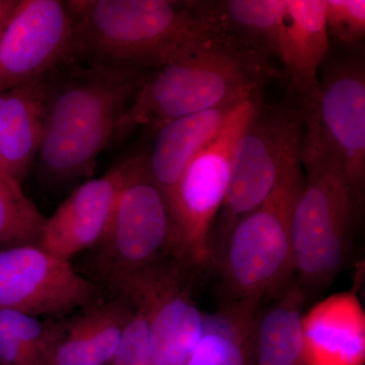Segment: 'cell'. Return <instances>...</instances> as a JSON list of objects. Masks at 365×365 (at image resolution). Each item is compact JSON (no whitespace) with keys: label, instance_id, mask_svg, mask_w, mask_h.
Listing matches in <instances>:
<instances>
[{"label":"cell","instance_id":"cell-13","mask_svg":"<svg viewBox=\"0 0 365 365\" xmlns=\"http://www.w3.org/2000/svg\"><path fill=\"white\" fill-rule=\"evenodd\" d=\"M128 167V158L102 177L76 187L49 218L40 248L60 260L72 262L93 248L105 234Z\"/></svg>","mask_w":365,"mask_h":365},{"label":"cell","instance_id":"cell-23","mask_svg":"<svg viewBox=\"0 0 365 365\" xmlns=\"http://www.w3.org/2000/svg\"><path fill=\"white\" fill-rule=\"evenodd\" d=\"M45 220L21 185L0 184V251L40 247Z\"/></svg>","mask_w":365,"mask_h":365},{"label":"cell","instance_id":"cell-25","mask_svg":"<svg viewBox=\"0 0 365 365\" xmlns=\"http://www.w3.org/2000/svg\"><path fill=\"white\" fill-rule=\"evenodd\" d=\"M107 365H155L148 324L139 309H135L116 353Z\"/></svg>","mask_w":365,"mask_h":365},{"label":"cell","instance_id":"cell-16","mask_svg":"<svg viewBox=\"0 0 365 365\" xmlns=\"http://www.w3.org/2000/svg\"><path fill=\"white\" fill-rule=\"evenodd\" d=\"M306 365H364L365 314L353 292L336 294L304 314Z\"/></svg>","mask_w":365,"mask_h":365},{"label":"cell","instance_id":"cell-3","mask_svg":"<svg viewBox=\"0 0 365 365\" xmlns=\"http://www.w3.org/2000/svg\"><path fill=\"white\" fill-rule=\"evenodd\" d=\"M72 20L67 63L153 71L204 31L202 1L67 0Z\"/></svg>","mask_w":365,"mask_h":365},{"label":"cell","instance_id":"cell-19","mask_svg":"<svg viewBox=\"0 0 365 365\" xmlns=\"http://www.w3.org/2000/svg\"><path fill=\"white\" fill-rule=\"evenodd\" d=\"M237 105L178 118L155 131L157 136L151 153L146 155V163L167 204L187 165L220 133Z\"/></svg>","mask_w":365,"mask_h":365},{"label":"cell","instance_id":"cell-17","mask_svg":"<svg viewBox=\"0 0 365 365\" xmlns=\"http://www.w3.org/2000/svg\"><path fill=\"white\" fill-rule=\"evenodd\" d=\"M135 307L123 295L91 302L64 318V334L48 365H107Z\"/></svg>","mask_w":365,"mask_h":365},{"label":"cell","instance_id":"cell-26","mask_svg":"<svg viewBox=\"0 0 365 365\" xmlns=\"http://www.w3.org/2000/svg\"><path fill=\"white\" fill-rule=\"evenodd\" d=\"M18 2L19 0H0V36L4 32Z\"/></svg>","mask_w":365,"mask_h":365},{"label":"cell","instance_id":"cell-8","mask_svg":"<svg viewBox=\"0 0 365 365\" xmlns=\"http://www.w3.org/2000/svg\"><path fill=\"white\" fill-rule=\"evenodd\" d=\"M261 100L245 101L232 110L220 133L187 165L168 200L170 254L193 273L209 266L211 232L230 187L235 144Z\"/></svg>","mask_w":365,"mask_h":365},{"label":"cell","instance_id":"cell-21","mask_svg":"<svg viewBox=\"0 0 365 365\" xmlns=\"http://www.w3.org/2000/svg\"><path fill=\"white\" fill-rule=\"evenodd\" d=\"M260 299L223 304L206 314L201 339L185 365H250Z\"/></svg>","mask_w":365,"mask_h":365},{"label":"cell","instance_id":"cell-14","mask_svg":"<svg viewBox=\"0 0 365 365\" xmlns=\"http://www.w3.org/2000/svg\"><path fill=\"white\" fill-rule=\"evenodd\" d=\"M326 0H287L277 39V57L304 114L316 110L319 66L328 53Z\"/></svg>","mask_w":365,"mask_h":365},{"label":"cell","instance_id":"cell-18","mask_svg":"<svg viewBox=\"0 0 365 365\" xmlns=\"http://www.w3.org/2000/svg\"><path fill=\"white\" fill-rule=\"evenodd\" d=\"M287 0L202 1L204 26L242 54L270 63Z\"/></svg>","mask_w":365,"mask_h":365},{"label":"cell","instance_id":"cell-20","mask_svg":"<svg viewBox=\"0 0 365 365\" xmlns=\"http://www.w3.org/2000/svg\"><path fill=\"white\" fill-rule=\"evenodd\" d=\"M307 300L294 281L262 307L250 365H306L302 319Z\"/></svg>","mask_w":365,"mask_h":365},{"label":"cell","instance_id":"cell-6","mask_svg":"<svg viewBox=\"0 0 365 365\" xmlns=\"http://www.w3.org/2000/svg\"><path fill=\"white\" fill-rule=\"evenodd\" d=\"M304 115L299 104L259 101L235 144L232 177L210 235V262L222 253L235 223L261 205L299 160Z\"/></svg>","mask_w":365,"mask_h":365},{"label":"cell","instance_id":"cell-5","mask_svg":"<svg viewBox=\"0 0 365 365\" xmlns=\"http://www.w3.org/2000/svg\"><path fill=\"white\" fill-rule=\"evenodd\" d=\"M304 185L300 160L261 205L242 216L211 267L220 276L223 304L278 297L294 281L292 223Z\"/></svg>","mask_w":365,"mask_h":365},{"label":"cell","instance_id":"cell-9","mask_svg":"<svg viewBox=\"0 0 365 365\" xmlns=\"http://www.w3.org/2000/svg\"><path fill=\"white\" fill-rule=\"evenodd\" d=\"M193 272L172 255L127 274L108 292L143 314L155 365H185L201 339L203 313L192 297Z\"/></svg>","mask_w":365,"mask_h":365},{"label":"cell","instance_id":"cell-7","mask_svg":"<svg viewBox=\"0 0 365 365\" xmlns=\"http://www.w3.org/2000/svg\"><path fill=\"white\" fill-rule=\"evenodd\" d=\"M170 251L169 208L151 177L146 155L128 158L114 211L100 241L81 256L76 269L105 292Z\"/></svg>","mask_w":365,"mask_h":365},{"label":"cell","instance_id":"cell-4","mask_svg":"<svg viewBox=\"0 0 365 365\" xmlns=\"http://www.w3.org/2000/svg\"><path fill=\"white\" fill-rule=\"evenodd\" d=\"M299 160L306 175L292 215L294 281L309 299L342 270L361 205L340 163L304 131Z\"/></svg>","mask_w":365,"mask_h":365},{"label":"cell","instance_id":"cell-10","mask_svg":"<svg viewBox=\"0 0 365 365\" xmlns=\"http://www.w3.org/2000/svg\"><path fill=\"white\" fill-rule=\"evenodd\" d=\"M105 297L104 290L40 247L0 251V309L64 318Z\"/></svg>","mask_w":365,"mask_h":365},{"label":"cell","instance_id":"cell-24","mask_svg":"<svg viewBox=\"0 0 365 365\" xmlns=\"http://www.w3.org/2000/svg\"><path fill=\"white\" fill-rule=\"evenodd\" d=\"M325 20L328 35L343 44L364 39V0H326Z\"/></svg>","mask_w":365,"mask_h":365},{"label":"cell","instance_id":"cell-27","mask_svg":"<svg viewBox=\"0 0 365 365\" xmlns=\"http://www.w3.org/2000/svg\"><path fill=\"white\" fill-rule=\"evenodd\" d=\"M6 182H16L13 181V180L9 179V178L4 176V175H2L1 173H0V184H6ZM18 184H19V182H18Z\"/></svg>","mask_w":365,"mask_h":365},{"label":"cell","instance_id":"cell-15","mask_svg":"<svg viewBox=\"0 0 365 365\" xmlns=\"http://www.w3.org/2000/svg\"><path fill=\"white\" fill-rule=\"evenodd\" d=\"M51 72L0 93V173L21 185L44 136Z\"/></svg>","mask_w":365,"mask_h":365},{"label":"cell","instance_id":"cell-2","mask_svg":"<svg viewBox=\"0 0 365 365\" xmlns=\"http://www.w3.org/2000/svg\"><path fill=\"white\" fill-rule=\"evenodd\" d=\"M278 76L271 64L242 54L204 28L174 59L148 72L115 143L136 129L157 131L178 118L260 98L264 86Z\"/></svg>","mask_w":365,"mask_h":365},{"label":"cell","instance_id":"cell-22","mask_svg":"<svg viewBox=\"0 0 365 365\" xmlns=\"http://www.w3.org/2000/svg\"><path fill=\"white\" fill-rule=\"evenodd\" d=\"M64 318L42 321L0 309V365H48L63 336Z\"/></svg>","mask_w":365,"mask_h":365},{"label":"cell","instance_id":"cell-11","mask_svg":"<svg viewBox=\"0 0 365 365\" xmlns=\"http://www.w3.org/2000/svg\"><path fill=\"white\" fill-rule=\"evenodd\" d=\"M304 115L306 132L340 163L362 206L365 186V71L356 60L326 69L316 110Z\"/></svg>","mask_w":365,"mask_h":365},{"label":"cell","instance_id":"cell-12","mask_svg":"<svg viewBox=\"0 0 365 365\" xmlns=\"http://www.w3.org/2000/svg\"><path fill=\"white\" fill-rule=\"evenodd\" d=\"M72 20L64 0H19L0 36V93L66 64Z\"/></svg>","mask_w":365,"mask_h":365},{"label":"cell","instance_id":"cell-1","mask_svg":"<svg viewBox=\"0 0 365 365\" xmlns=\"http://www.w3.org/2000/svg\"><path fill=\"white\" fill-rule=\"evenodd\" d=\"M148 72L66 63L51 72L37 170L43 182L64 187L90 177L98 155L116 141L127 108Z\"/></svg>","mask_w":365,"mask_h":365}]
</instances>
